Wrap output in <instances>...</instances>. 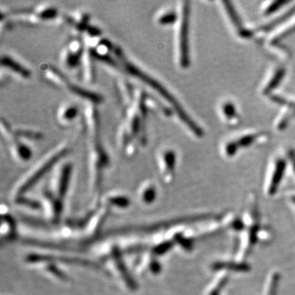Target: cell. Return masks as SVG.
Instances as JSON below:
<instances>
[{"label": "cell", "mask_w": 295, "mask_h": 295, "mask_svg": "<svg viewBox=\"0 0 295 295\" xmlns=\"http://www.w3.org/2000/svg\"><path fill=\"white\" fill-rule=\"evenodd\" d=\"M113 53H113L114 63L113 66H112V68L118 70L124 74L139 80V82L146 84L147 86L153 89L167 103L170 104L172 110L177 114L180 120L183 123H185V125L195 135L199 137L203 136L204 131L201 128L199 127V126L191 119L175 97L164 86V84H162L161 82H159V80H157L151 74L145 72L144 70L142 69L141 67L134 64L127 58V56L126 55L123 48L117 44L115 45Z\"/></svg>", "instance_id": "obj_1"}, {"label": "cell", "mask_w": 295, "mask_h": 295, "mask_svg": "<svg viewBox=\"0 0 295 295\" xmlns=\"http://www.w3.org/2000/svg\"><path fill=\"white\" fill-rule=\"evenodd\" d=\"M147 92L136 88L133 103L123 110V121L120 125L125 128L132 139L138 142L140 147L147 144L146 105Z\"/></svg>", "instance_id": "obj_2"}, {"label": "cell", "mask_w": 295, "mask_h": 295, "mask_svg": "<svg viewBox=\"0 0 295 295\" xmlns=\"http://www.w3.org/2000/svg\"><path fill=\"white\" fill-rule=\"evenodd\" d=\"M41 73L43 79L49 82L50 84L74 96L84 99V101H86V103H94L98 105L103 102V96L102 94L75 84L71 82L60 70L54 66L48 63L42 65L41 67Z\"/></svg>", "instance_id": "obj_3"}, {"label": "cell", "mask_w": 295, "mask_h": 295, "mask_svg": "<svg viewBox=\"0 0 295 295\" xmlns=\"http://www.w3.org/2000/svg\"><path fill=\"white\" fill-rule=\"evenodd\" d=\"M88 149L90 185L92 191L98 194L103 183V173L109 165V158L103 146L101 135L88 137Z\"/></svg>", "instance_id": "obj_4"}, {"label": "cell", "mask_w": 295, "mask_h": 295, "mask_svg": "<svg viewBox=\"0 0 295 295\" xmlns=\"http://www.w3.org/2000/svg\"><path fill=\"white\" fill-rule=\"evenodd\" d=\"M69 152V146L67 144H63L50 152L37 165L35 166L34 168H32V171H30L26 175V177L22 179L19 185L16 188V196L17 199L22 198L25 193H27L32 186L36 185L41 178L43 177L51 168L55 167L61 159L66 156Z\"/></svg>", "instance_id": "obj_5"}, {"label": "cell", "mask_w": 295, "mask_h": 295, "mask_svg": "<svg viewBox=\"0 0 295 295\" xmlns=\"http://www.w3.org/2000/svg\"><path fill=\"white\" fill-rule=\"evenodd\" d=\"M190 3L182 2L180 7L177 35L178 62L181 68L190 66V48H189V32H190Z\"/></svg>", "instance_id": "obj_6"}, {"label": "cell", "mask_w": 295, "mask_h": 295, "mask_svg": "<svg viewBox=\"0 0 295 295\" xmlns=\"http://www.w3.org/2000/svg\"><path fill=\"white\" fill-rule=\"evenodd\" d=\"M0 127L2 138L7 142L12 157L21 163L29 161L32 157V149L22 139L15 136L13 127L3 118L1 119Z\"/></svg>", "instance_id": "obj_7"}, {"label": "cell", "mask_w": 295, "mask_h": 295, "mask_svg": "<svg viewBox=\"0 0 295 295\" xmlns=\"http://www.w3.org/2000/svg\"><path fill=\"white\" fill-rule=\"evenodd\" d=\"M7 13L10 16L16 15L19 21L31 25L40 24L58 17L57 7L49 4L40 5L35 8H24L18 11L7 12Z\"/></svg>", "instance_id": "obj_8"}, {"label": "cell", "mask_w": 295, "mask_h": 295, "mask_svg": "<svg viewBox=\"0 0 295 295\" xmlns=\"http://www.w3.org/2000/svg\"><path fill=\"white\" fill-rule=\"evenodd\" d=\"M50 189L46 190V192L52 195L53 198L63 202V199L67 195L69 186L71 175H72V165L69 162L58 163L54 167Z\"/></svg>", "instance_id": "obj_9"}, {"label": "cell", "mask_w": 295, "mask_h": 295, "mask_svg": "<svg viewBox=\"0 0 295 295\" xmlns=\"http://www.w3.org/2000/svg\"><path fill=\"white\" fill-rule=\"evenodd\" d=\"M85 46L86 43L82 36L70 40L61 53V64L67 70H73L81 66Z\"/></svg>", "instance_id": "obj_10"}, {"label": "cell", "mask_w": 295, "mask_h": 295, "mask_svg": "<svg viewBox=\"0 0 295 295\" xmlns=\"http://www.w3.org/2000/svg\"><path fill=\"white\" fill-rule=\"evenodd\" d=\"M104 257L107 260V262L112 266L114 273L117 274V276L120 277L121 281H123V283L125 284L128 290L131 291L135 290L136 288L135 283L128 272L127 268L126 267L122 256L119 253V250L117 248H112L108 251L107 256Z\"/></svg>", "instance_id": "obj_11"}, {"label": "cell", "mask_w": 295, "mask_h": 295, "mask_svg": "<svg viewBox=\"0 0 295 295\" xmlns=\"http://www.w3.org/2000/svg\"><path fill=\"white\" fill-rule=\"evenodd\" d=\"M62 24L71 27L79 36L86 34L90 24V15L84 11H77L70 14H64L59 17Z\"/></svg>", "instance_id": "obj_12"}, {"label": "cell", "mask_w": 295, "mask_h": 295, "mask_svg": "<svg viewBox=\"0 0 295 295\" xmlns=\"http://www.w3.org/2000/svg\"><path fill=\"white\" fill-rule=\"evenodd\" d=\"M175 162V152L171 149H164L160 152L159 155V169L161 170L164 180L167 182H170L173 177Z\"/></svg>", "instance_id": "obj_13"}, {"label": "cell", "mask_w": 295, "mask_h": 295, "mask_svg": "<svg viewBox=\"0 0 295 295\" xmlns=\"http://www.w3.org/2000/svg\"><path fill=\"white\" fill-rule=\"evenodd\" d=\"M85 43H86V46H85L84 54L82 57L81 67H82V75H83V79L84 82L88 84H91V83H94L96 80V71H95V65H94L95 58L92 54L91 50H90L88 43L86 42Z\"/></svg>", "instance_id": "obj_14"}, {"label": "cell", "mask_w": 295, "mask_h": 295, "mask_svg": "<svg viewBox=\"0 0 295 295\" xmlns=\"http://www.w3.org/2000/svg\"><path fill=\"white\" fill-rule=\"evenodd\" d=\"M117 87L122 107L123 110H125L126 108H127L133 103L136 88H134L127 79L123 77L118 78L117 81Z\"/></svg>", "instance_id": "obj_15"}, {"label": "cell", "mask_w": 295, "mask_h": 295, "mask_svg": "<svg viewBox=\"0 0 295 295\" xmlns=\"http://www.w3.org/2000/svg\"><path fill=\"white\" fill-rule=\"evenodd\" d=\"M0 63L2 68H6L23 79H28L31 77V71L8 54H2Z\"/></svg>", "instance_id": "obj_16"}, {"label": "cell", "mask_w": 295, "mask_h": 295, "mask_svg": "<svg viewBox=\"0 0 295 295\" xmlns=\"http://www.w3.org/2000/svg\"><path fill=\"white\" fill-rule=\"evenodd\" d=\"M79 108L74 103L67 102L61 104L57 112V120L62 126H68L77 118Z\"/></svg>", "instance_id": "obj_17"}, {"label": "cell", "mask_w": 295, "mask_h": 295, "mask_svg": "<svg viewBox=\"0 0 295 295\" xmlns=\"http://www.w3.org/2000/svg\"><path fill=\"white\" fill-rule=\"evenodd\" d=\"M286 163L284 159H279L276 162L274 172L271 176L270 185L268 187V195H273L278 190L281 180L283 179L284 174L286 172Z\"/></svg>", "instance_id": "obj_18"}, {"label": "cell", "mask_w": 295, "mask_h": 295, "mask_svg": "<svg viewBox=\"0 0 295 295\" xmlns=\"http://www.w3.org/2000/svg\"><path fill=\"white\" fill-rule=\"evenodd\" d=\"M213 271H235V272H248L250 271V266L245 262H217L211 266Z\"/></svg>", "instance_id": "obj_19"}, {"label": "cell", "mask_w": 295, "mask_h": 295, "mask_svg": "<svg viewBox=\"0 0 295 295\" xmlns=\"http://www.w3.org/2000/svg\"><path fill=\"white\" fill-rule=\"evenodd\" d=\"M140 201L144 204H151L157 196L156 188L151 181H147L140 186L139 190Z\"/></svg>", "instance_id": "obj_20"}, {"label": "cell", "mask_w": 295, "mask_h": 295, "mask_svg": "<svg viewBox=\"0 0 295 295\" xmlns=\"http://www.w3.org/2000/svg\"><path fill=\"white\" fill-rule=\"evenodd\" d=\"M224 5H225V8H226V12L228 13L229 17H230V19L232 21L233 23L235 25V27H237L238 32L240 33V36L242 37H250L252 36V32L248 31V30L245 29L244 27H242V22L240 21V18L238 16L237 12H235V8L233 7L231 2H223Z\"/></svg>", "instance_id": "obj_21"}, {"label": "cell", "mask_w": 295, "mask_h": 295, "mask_svg": "<svg viewBox=\"0 0 295 295\" xmlns=\"http://www.w3.org/2000/svg\"><path fill=\"white\" fill-rule=\"evenodd\" d=\"M146 105L148 110L156 111L162 113L164 116H170L171 114V109L164 106L162 102L157 99L155 97L147 93Z\"/></svg>", "instance_id": "obj_22"}, {"label": "cell", "mask_w": 295, "mask_h": 295, "mask_svg": "<svg viewBox=\"0 0 295 295\" xmlns=\"http://www.w3.org/2000/svg\"><path fill=\"white\" fill-rule=\"evenodd\" d=\"M13 134L15 136L21 139H30V140H40L43 138V134L36 130L23 129V128L13 127Z\"/></svg>", "instance_id": "obj_23"}, {"label": "cell", "mask_w": 295, "mask_h": 295, "mask_svg": "<svg viewBox=\"0 0 295 295\" xmlns=\"http://www.w3.org/2000/svg\"><path fill=\"white\" fill-rule=\"evenodd\" d=\"M106 204L118 209H124V208L126 209V207L129 206L130 200L126 195L116 194V195H110L106 197Z\"/></svg>", "instance_id": "obj_24"}, {"label": "cell", "mask_w": 295, "mask_h": 295, "mask_svg": "<svg viewBox=\"0 0 295 295\" xmlns=\"http://www.w3.org/2000/svg\"><path fill=\"white\" fill-rule=\"evenodd\" d=\"M178 15L174 11H164L156 17V22L159 26H169L177 22Z\"/></svg>", "instance_id": "obj_25"}, {"label": "cell", "mask_w": 295, "mask_h": 295, "mask_svg": "<svg viewBox=\"0 0 295 295\" xmlns=\"http://www.w3.org/2000/svg\"><path fill=\"white\" fill-rule=\"evenodd\" d=\"M285 74H286V70L284 68H280V69L277 70L273 77L271 78V81L266 85V88L264 89V94H269L271 90H273L275 88L278 86V84L283 80Z\"/></svg>", "instance_id": "obj_26"}, {"label": "cell", "mask_w": 295, "mask_h": 295, "mask_svg": "<svg viewBox=\"0 0 295 295\" xmlns=\"http://www.w3.org/2000/svg\"><path fill=\"white\" fill-rule=\"evenodd\" d=\"M2 226H6V230L2 231V236L7 238V239L13 237L12 234L14 235L15 233L14 220L7 213V215L2 216Z\"/></svg>", "instance_id": "obj_27"}, {"label": "cell", "mask_w": 295, "mask_h": 295, "mask_svg": "<svg viewBox=\"0 0 295 295\" xmlns=\"http://www.w3.org/2000/svg\"><path fill=\"white\" fill-rule=\"evenodd\" d=\"M279 281H280V276L278 274L275 273L271 276L269 283L268 290L266 295H276L278 291Z\"/></svg>", "instance_id": "obj_28"}, {"label": "cell", "mask_w": 295, "mask_h": 295, "mask_svg": "<svg viewBox=\"0 0 295 295\" xmlns=\"http://www.w3.org/2000/svg\"><path fill=\"white\" fill-rule=\"evenodd\" d=\"M227 281H228V276H221V278H219L216 285L213 286V288L211 289V291L209 292V295H220L222 289L227 284Z\"/></svg>", "instance_id": "obj_29"}, {"label": "cell", "mask_w": 295, "mask_h": 295, "mask_svg": "<svg viewBox=\"0 0 295 295\" xmlns=\"http://www.w3.org/2000/svg\"><path fill=\"white\" fill-rule=\"evenodd\" d=\"M257 139L256 138V135L254 134H249V135H246V136L242 137V138H240L239 140H237L236 142V144H237L238 147L240 148V147H247L250 146L251 144L255 141V139Z\"/></svg>", "instance_id": "obj_30"}, {"label": "cell", "mask_w": 295, "mask_h": 295, "mask_svg": "<svg viewBox=\"0 0 295 295\" xmlns=\"http://www.w3.org/2000/svg\"><path fill=\"white\" fill-rule=\"evenodd\" d=\"M295 12V7H293L292 9L290 10L288 12H286V14L283 15L282 17H279L278 19H276V21H275V22H272L271 23H270V24L267 25V26L265 27V29L269 30L272 28V27H276V25L280 24L281 22H283L284 20L287 19L288 17H291Z\"/></svg>", "instance_id": "obj_31"}, {"label": "cell", "mask_w": 295, "mask_h": 295, "mask_svg": "<svg viewBox=\"0 0 295 295\" xmlns=\"http://www.w3.org/2000/svg\"><path fill=\"white\" fill-rule=\"evenodd\" d=\"M286 3H288L287 1H276V2H273L270 6H268L265 12H266V14H271V13L276 12L280 7H282Z\"/></svg>", "instance_id": "obj_32"}, {"label": "cell", "mask_w": 295, "mask_h": 295, "mask_svg": "<svg viewBox=\"0 0 295 295\" xmlns=\"http://www.w3.org/2000/svg\"><path fill=\"white\" fill-rule=\"evenodd\" d=\"M224 114L226 115V118H232L235 116V108L232 103H225L223 106Z\"/></svg>", "instance_id": "obj_33"}, {"label": "cell", "mask_w": 295, "mask_h": 295, "mask_svg": "<svg viewBox=\"0 0 295 295\" xmlns=\"http://www.w3.org/2000/svg\"><path fill=\"white\" fill-rule=\"evenodd\" d=\"M238 149H239V147H238L236 142H231L230 144H227L226 147V153L227 156L231 157L235 155Z\"/></svg>", "instance_id": "obj_34"}, {"label": "cell", "mask_w": 295, "mask_h": 295, "mask_svg": "<svg viewBox=\"0 0 295 295\" xmlns=\"http://www.w3.org/2000/svg\"><path fill=\"white\" fill-rule=\"evenodd\" d=\"M291 162H292V165H293L294 170H295V154H292L291 156Z\"/></svg>", "instance_id": "obj_35"}, {"label": "cell", "mask_w": 295, "mask_h": 295, "mask_svg": "<svg viewBox=\"0 0 295 295\" xmlns=\"http://www.w3.org/2000/svg\"><path fill=\"white\" fill-rule=\"evenodd\" d=\"M292 199V202H293L294 204L295 205V196L292 197V199Z\"/></svg>", "instance_id": "obj_36"}]
</instances>
